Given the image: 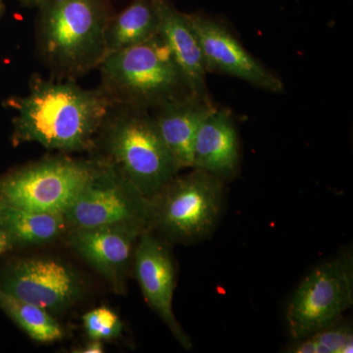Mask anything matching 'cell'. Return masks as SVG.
<instances>
[{
    "label": "cell",
    "instance_id": "1",
    "mask_svg": "<svg viewBox=\"0 0 353 353\" xmlns=\"http://www.w3.org/2000/svg\"><path fill=\"white\" fill-rule=\"evenodd\" d=\"M114 102L101 90L71 80L34 75L29 92L8 101L16 111L12 143H37L62 152H92L95 137Z\"/></svg>",
    "mask_w": 353,
    "mask_h": 353
},
{
    "label": "cell",
    "instance_id": "2",
    "mask_svg": "<svg viewBox=\"0 0 353 353\" xmlns=\"http://www.w3.org/2000/svg\"><path fill=\"white\" fill-rule=\"evenodd\" d=\"M39 9L37 46L54 78L75 81L99 68L113 15L110 0H48Z\"/></svg>",
    "mask_w": 353,
    "mask_h": 353
},
{
    "label": "cell",
    "instance_id": "3",
    "mask_svg": "<svg viewBox=\"0 0 353 353\" xmlns=\"http://www.w3.org/2000/svg\"><path fill=\"white\" fill-rule=\"evenodd\" d=\"M90 152L150 201L180 171L150 111L134 106L114 104Z\"/></svg>",
    "mask_w": 353,
    "mask_h": 353
},
{
    "label": "cell",
    "instance_id": "4",
    "mask_svg": "<svg viewBox=\"0 0 353 353\" xmlns=\"http://www.w3.org/2000/svg\"><path fill=\"white\" fill-rule=\"evenodd\" d=\"M99 69V88L115 104L152 111L194 94L160 34L106 55Z\"/></svg>",
    "mask_w": 353,
    "mask_h": 353
},
{
    "label": "cell",
    "instance_id": "5",
    "mask_svg": "<svg viewBox=\"0 0 353 353\" xmlns=\"http://www.w3.org/2000/svg\"><path fill=\"white\" fill-rule=\"evenodd\" d=\"M175 176L152 201L150 231L192 245L214 231L224 201V181L201 169Z\"/></svg>",
    "mask_w": 353,
    "mask_h": 353
},
{
    "label": "cell",
    "instance_id": "6",
    "mask_svg": "<svg viewBox=\"0 0 353 353\" xmlns=\"http://www.w3.org/2000/svg\"><path fill=\"white\" fill-rule=\"evenodd\" d=\"M97 167V159L46 157L0 176V205L63 213Z\"/></svg>",
    "mask_w": 353,
    "mask_h": 353
},
{
    "label": "cell",
    "instance_id": "7",
    "mask_svg": "<svg viewBox=\"0 0 353 353\" xmlns=\"http://www.w3.org/2000/svg\"><path fill=\"white\" fill-rule=\"evenodd\" d=\"M353 305V256L347 250L316 266L290 297L285 319L292 340L341 320Z\"/></svg>",
    "mask_w": 353,
    "mask_h": 353
},
{
    "label": "cell",
    "instance_id": "8",
    "mask_svg": "<svg viewBox=\"0 0 353 353\" xmlns=\"http://www.w3.org/2000/svg\"><path fill=\"white\" fill-rule=\"evenodd\" d=\"M94 159V175L63 213L69 230L127 226L150 231L152 201L112 167Z\"/></svg>",
    "mask_w": 353,
    "mask_h": 353
},
{
    "label": "cell",
    "instance_id": "9",
    "mask_svg": "<svg viewBox=\"0 0 353 353\" xmlns=\"http://www.w3.org/2000/svg\"><path fill=\"white\" fill-rule=\"evenodd\" d=\"M80 274L61 260L48 256L16 260L1 272L0 290L9 296L59 314L85 292Z\"/></svg>",
    "mask_w": 353,
    "mask_h": 353
},
{
    "label": "cell",
    "instance_id": "10",
    "mask_svg": "<svg viewBox=\"0 0 353 353\" xmlns=\"http://www.w3.org/2000/svg\"><path fill=\"white\" fill-rule=\"evenodd\" d=\"M187 16L201 44L208 73L234 77L274 94L284 90L281 79L250 54L226 26L199 13Z\"/></svg>",
    "mask_w": 353,
    "mask_h": 353
},
{
    "label": "cell",
    "instance_id": "11",
    "mask_svg": "<svg viewBox=\"0 0 353 353\" xmlns=\"http://www.w3.org/2000/svg\"><path fill=\"white\" fill-rule=\"evenodd\" d=\"M132 267L146 303L159 316L180 345L190 350L192 340L173 311L175 263L168 248L152 231H145L139 236Z\"/></svg>",
    "mask_w": 353,
    "mask_h": 353
},
{
    "label": "cell",
    "instance_id": "12",
    "mask_svg": "<svg viewBox=\"0 0 353 353\" xmlns=\"http://www.w3.org/2000/svg\"><path fill=\"white\" fill-rule=\"evenodd\" d=\"M143 232L127 226L71 229L68 240L74 250L106 279L116 292H123L137 243Z\"/></svg>",
    "mask_w": 353,
    "mask_h": 353
},
{
    "label": "cell",
    "instance_id": "13",
    "mask_svg": "<svg viewBox=\"0 0 353 353\" xmlns=\"http://www.w3.org/2000/svg\"><path fill=\"white\" fill-rule=\"evenodd\" d=\"M241 150L232 114L215 108L199 127L192 146V167L231 181L238 174Z\"/></svg>",
    "mask_w": 353,
    "mask_h": 353
},
{
    "label": "cell",
    "instance_id": "14",
    "mask_svg": "<svg viewBox=\"0 0 353 353\" xmlns=\"http://www.w3.org/2000/svg\"><path fill=\"white\" fill-rule=\"evenodd\" d=\"M215 108L210 97L190 94L150 111L157 131L180 170L192 168L196 132Z\"/></svg>",
    "mask_w": 353,
    "mask_h": 353
},
{
    "label": "cell",
    "instance_id": "15",
    "mask_svg": "<svg viewBox=\"0 0 353 353\" xmlns=\"http://www.w3.org/2000/svg\"><path fill=\"white\" fill-rule=\"evenodd\" d=\"M159 34L189 83L192 94L209 97L205 64L201 44L187 13L180 12L168 0H157Z\"/></svg>",
    "mask_w": 353,
    "mask_h": 353
},
{
    "label": "cell",
    "instance_id": "16",
    "mask_svg": "<svg viewBox=\"0 0 353 353\" xmlns=\"http://www.w3.org/2000/svg\"><path fill=\"white\" fill-rule=\"evenodd\" d=\"M159 25L157 0H132L124 10L113 14L109 20L105 57L154 38L159 34Z\"/></svg>",
    "mask_w": 353,
    "mask_h": 353
},
{
    "label": "cell",
    "instance_id": "17",
    "mask_svg": "<svg viewBox=\"0 0 353 353\" xmlns=\"http://www.w3.org/2000/svg\"><path fill=\"white\" fill-rule=\"evenodd\" d=\"M0 230L12 246L32 245L57 240L69 227L62 213L0 205Z\"/></svg>",
    "mask_w": 353,
    "mask_h": 353
},
{
    "label": "cell",
    "instance_id": "18",
    "mask_svg": "<svg viewBox=\"0 0 353 353\" xmlns=\"http://www.w3.org/2000/svg\"><path fill=\"white\" fill-rule=\"evenodd\" d=\"M0 308L32 340L41 343L62 340L64 330L48 311L9 296L0 290Z\"/></svg>",
    "mask_w": 353,
    "mask_h": 353
},
{
    "label": "cell",
    "instance_id": "19",
    "mask_svg": "<svg viewBox=\"0 0 353 353\" xmlns=\"http://www.w3.org/2000/svg\"><path fill=\"white\" fill-rule=\"evenodd\" d=\"M352 327L341 320L318 330L299 340H292L285 347L288 353H352Z\"/></svg>",
    "mask_w": 353,
    "mask_h": 353
},
{
    "label": "cell",
    "instance_id": "20",
    "mask_svg": "<svg viewBox=\"0 0 353 353\" xmlns=\"http://www.w3.org/2000/svg\"><path fill=\"white\" fill-rule=\"evenodd\" d=\"M83 328L90 340L110 341L122 333L119 316L108 307H97L83 315Z\"/></svg>",
    "mask_w": 353,
    "mask_h": 353
},
{
    "label": "cell",
    "instance_id": "21",
    "mask_svg": "<svg viewBox=\"0 0 353 353\" xmlns=\"http://www.w3.org/2000/svg\"><path fill=\"white\" fill-rule=\"evenodd\" d=\"M104 352V345L102 341L90 340L85 347H81L79 350H74V352L80 353H101Z\"/></svg>",
    "mask_w": 353,
    "mask_h": 353
},
{
    "label": "cell",
    "instance_id": "22",
    "mask_svg": "<svg viewBox=\"0 0 353 353\" xmlns=\"http://www.w3.org/2000/svg\"><path fill=\"white\" fill-rule=\"evenodd\" d=\"M13 246L7 238L6 234L0 230V255L6 252L7 250H11Z\"/></svg>",
    "mask_w": 353,
    "mask_h": 353
},
{
    "label": "cell",
    "instance_id": "23",
    "mask_svg": "<svg viewBox=\"0 0 353 353\" xmlns=\"http://www.w3.org/2000/svg\"><path fill=\"white\" fill-rule=\"evenodd\" d=\"M19 1L22 2L26 6L32 7V8H34V7L39 8V7L46 3L48 0H19Z\"/></svg>",
    "mask_w": 353,
    "mask_h": 353
},
{
    "label": "cell",
    "instance_id": "24",
    "mask_svg": "<svg viewBox=\"0 0 353 353\" xmlns=\"http://www.w3.org/2000/svg\"><path fill=\"white\" fill-rule=\"evenodd\" d=\"M4 12V4L3 0H0V17H1L2 14Z\"/></svg>",
    "mask_w": 353,
    "mask_h": 353
}]
</instances>
